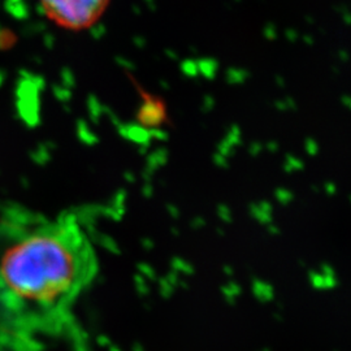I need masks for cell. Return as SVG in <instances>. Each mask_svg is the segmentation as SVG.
<instances>
[{"instance_id": "3", "label": "cell", "mask_w": 351, "mask_h": 351, "mask_svg": "<svg viewBox=\"0 0 351 351\" xmlns=\"http://www.w3.org/2000/svg\"><path fill=\"white\" fill-rule=\"evenodd\" d=\"M160 104L159 101H146L142 107H141V114H139V121L145 125H154L155 119L160 117Z\"/></svg>"}, {"instance_id": "2", "label": "cell", "mask_w": 351, "mask_h": 351, "mask_svg": "<svg viewBox=\"0 0 351 351\" xmlns=\"http://www.w3.org/2000/svg\"><path fill=\"white\" fill-rule=\"evenodd\" d=\"M111 0H38L46 17L66 30H85L95 25Z\"/></svg>"}, {"instance_id": "1", "label": "cell", "mask_w": 351, "mask_h": 351, "mask_svg": "<svg viewBox=\"0 0 351 351\" xmlns=\"http://www.w3.org/2000/svg\"><path fill=\"white\" fill-rule=\"evenodd\" d=\"M97 272L94 249L73 217L39 226L0 256V293L34 317L66 310Z\"/></svg>"}]
</instances>
